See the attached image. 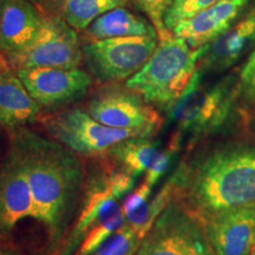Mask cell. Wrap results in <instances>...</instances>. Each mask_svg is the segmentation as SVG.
Wrapping results in <instances>:
<instances>
[{"label": "cell", "mask_w": 255, "mask_h": 255, "mask_svg": "<svg viewBox=\"0 0 255 255\" xmlns=\"http://www.w3.org/2000/svg\"><path fill=\"white\" fill-rule=\"evenodd\" d=\"M135 255H215L202 225L176 201L158 216Z\"/></svg>", "instance_id": "9"}, {"label": "cell", "mask_w": 255, "mask_h": 255, "mask_svg": "<svg viewBox=\"0 0 255 255\" xmlns=\"http://www.w3.org/2000/svg\"><path fill=\"white\" fill-rule=\"evenodd\" d=\"M27 218L34 219L33 201L27 180L11 152L0 163V241Z\"/></svg>", "instance_id": "12"}, {"label": "cell", "mask_w": 255, "mask_h": 255, "mask_svg": "<svg viewBox=\"0 0 255 255\" xmlns=\"http://www.w3.org/2000/svg\"><path fill=\"white\" fill-rule=\"evenodd\" d=\"M175 0H130L135 7L148 18L157 32L158 40L170 37L171 32L167 30L164 19Z\"/></svg>", "instance_id": "23"}, {"label": "cell", "mask_w": 255, "mask_h": 255, "mask_svg": "<svg viewBox=\"0 0 255 255\" xmlns=\"http://www.w3.org/2000/svg\"><path fill=\"white\" fill-rule=\"evenodd\" d=\"M14 71L40 107H57L81 100L92 85L90 73L79 68H28Z\"/></svg>", "instance_id": "10"}, {"label": "cell", "mask_w": 255, "mask_h": 255, "mask_svg": "<svg viewBox=\"0 0 255 255\" xmlns=\"http://www.w3.org/2000/svg\"><path fill=\"white\" fill-rule=\"evenodd\" d=\"M0 255H19V254H15V253H13V252H11V251L2 250V248H0Z\"/></svg>", "instance_id": "30"}, {"label": "cell", "mask_w": 255, "mask_h": 255, "mask_svg": "<svg viewBox=\"0 0 255 255\" xmlns=\"http://www.w3.org/2000/svg\"><path fill=\"white\" fill-rule=\"evenodd\" d=\"M247 5L248 0H220L199 14L181 21L171 33L186 41L191 49H199L227 31L244 14Z\"/></svg>", "instance_id": "13"}, {"label": "cell", "mask_w": 255, "mask_h": 255, "mask_svg": "<svg viewBox=\"0 0 255 255\" xmlns=\"http://www.w3.org/2000/svg\"><path fill=\"white\" fill-rule=\"evenodd\" d=\"M255 45V5L212 43L200 59L199 70L223 71L234 65L251 46Z\"/></svg>", "instance_id": "15"}, {"label": "cell", "mask_w": 255, "mask_h": 255, "mask_svg": "<svg viewBox=\"0 0 255 255\" xmlns=\"http://www.w3.org/2000/svg\"><path fill=\"white\" fill-rule=\"evenodd\" d=\"M40 109L13 69L0 72V126L17 131L39 121Z\"/></svg>", "instance_id": "16"}, {"label": "cell", "mask_w": 255, "mask_h": 255, "mask_svg": "<svg viewBox=\"0 0 255 255\" xmlns=\"http://www.w3.org/2000/svg\"><path fill=\"white\" fill-rule=\"evenodd\" d=\"M151 190H152V187L149 186V184H146L145 182H142L139 184L138 188L133 190L123 202L122 210L124 215L133 212V210L139 208L143 203H145L146 201L149 200Z\"/></svg>", "instance_id": "27"}, {"label": "cell", "mask_w": 255, "mask_h": 255, "mask_svg": "<svg viewBox=\"0 0 255 255\" xmlns=\"http://www.w3.org/2000/svg\"><path fill=\"white\" fill-rule=\"evenodd\" d=\"M152 137H132L114 145L104 156L119 170L132 177L145 173L157 157L159 150Z\"/></svg>", "instance_id": "18"}, {"label": "cell", "mask_w": 255, "mask_h": 255, "mask_svg": "<svg viewBox=\"0 0 255 255\" xmlns=\"http://www.w3.org/2000/svg\"><path fill=\"white\" fill-rule=\"evenodd\" d=\"M157 44V36L89 40L82 45L83 63L98 83L127 82L148 62Z\"/></svg>", "instance_id": "6"}, {"label": "cell", "mask_w": 255, "mask_h": 255, "mask_svg": "<svg viewBox=\"0 0 255 255\" xmlns=\"http://www.w3.org/2000/svg\"><path fill=\"white\" fill-rule=\"evenodd\" d=\"M206 49L207 45L191 49L186 41L171 34L158 40L148 62L126 85L146 103L167 111L186 91Z\"/></svg>", "instance_id": "3"}, {"label": "cell", "mask_w": 255, "mask_h": 255, "mask_svg": "<svg viewBox=\"0 0 255 255\" xmlns=\"http://www.w3.org/2000/svg\"><path fill=\"white\" fill-rule=\"evenodd\" d=\"M9 135L8 152L27 180L34 219L45 227L50 246H58L82 201L85 171L81 157L56 139L26 128Z\"/></svg>", "instance_id": "1"}, {"label": "cell", "mask_w": 255, "mask_h": 255, "mask_svg": "<svg viewBox=\"0 0 255 255\" xmlns=\"http://www.w3.org/2000/svg\"><path fill=\"white\" fill-rule=\"evenodd\" d=\"M77 31L59 14H45L33 40L23 50L7 57L13 70L28 68L78 69L83 50Z\"/></svg>", "instance_id": "7"}, {"label": "cell", "mask_w": 255, "mask_h": 255, "mask_svg": "<svg viewBox=\"0 0 255 255\" xmlns=\"http://www.w3.org/2000/svg\"><path fill=\"white\" fill-rule=\"evenodd\" d=\"M174 200V183L171 178L161 188L156 195L146 201L145 203L126 216V222L131 227L138 238L143 240L150 231L158 216Z\"/></svg>", "instance_id": "20"}, {"label": "cell", "mask_w": 255, "mask_h": 255, "mask_svg": "<svg viewBox=\"0 0 255 255\" xmlns=\"http://www.w3.org/2000/svg\"><path fill=\"white\" fill-rule=\"evenodd\" d=\"M30 1L34 2V4H36L38 7H40L41 5H43V6H50L53 1L58 2V0H30Z\"/></svg>", "instance_id": "29"}, {"label": "cell", "mask_w": 255, "mask_h": 255, "mask_svg": "<svg viewBox=\"0 0 255 255\" xmlns=\"http://www.w3.org/2000/svg\"><path fill=\"white\" fill-rule=\"evenodd\" d=\"M252 255H255V246H254V250H253V252H252Z\"/></svg>", "instance_id": "31"}, {"label": "cell", "mask_w": 255, "mask_h": 255, "mask_svg": "<svg viewBox=\"0 0 255 255\" xmlns=\"http://www.w3.org/2000/svg\"><path fill=\"white\" fill-rule=\"evenodd\" d=\"M239 94L248 103H255V47L239 76Z\"/></svg>", "instance_id": "25"}, {"label": "cell", "mask_w": 255, "mask_h": 255, "mask_svg": "<svg viewBox=\"0 0 255 255\" xmlns=\"http://www.w3.org/2000/svg\"><path fill=\"white\" fill-rule=\"evenodd\" d=\"M53 139L79 156L104 157L114 145L132 137H145L135 130L115 129L96 121L85 109L71 108L40 116Z\"/></svg>", "instance_id": "5"}, {"label": "cell", "mask_w": 255, "mask_h": 255, "mask_svg": "<svg viewBox=\"0 0 255 255\" xmlns=\"http://www.w3.org/2000/svg\"><path fill=\"white\" fill-rule=\"evenodd\" d=\"M126 222L123 210L121 209L114 215L105 219L104 221L98 223L94 228H91L83 239L81 247L76 252L75 255H94L96 251L100 248L105 241L114 234L117 229H120Z\"/></svg>", "instance_id": "21"}, {"label": "cell", "mask_w": 255, "mask_h": 255, "mask_svg": "<svg viewBox=\"0 0 255 255\" xmlns=\"http://www.w3.org/2000/svg\"><path fill=\"white\" fill-rule=\"evenodd\" d=\"M84 33L88 41L109 38L157 36L150 21L126 7H117L102 14L89 25Z\"/></svg>", "instance_id": "17"}, {"label": "cell", "mask_w": 255, "mask_h": 255, "mask_svg": "<svg viewBox=\"0 0 255 255\" xmlns=\"http://www.w3.org/2000/svg\"><path fill=\"white\" fill-rule=\"evenodd\" d=\"M85 110L104 126L115 129L135 130L145 137H154L163 120L155 107L127 85L108 83L98 88Z\"/></svg>", "instance_id": "8"}, {"label": "cell", "mask_w": 255, "mask_h": 255, "mask_svg": "<svg viewBox=\"0 0 255 255\" xmlns=\"http://www.w3.org/2000/svg\"><path fill=\"white\" fill-rule=\"evenodd\" d=\"M215 255H252L255 246V207L229 210L202 223Z\"/></svg>", "instance_id": "11"}, {"label": "cell", "mask_w": 255, "mask_h": 255, "mask_svg": "<svg viewBox=\"0 0 255 255\" xmlns=\"http://www.w3.org/2000/svg\"><path fill=\"white\" fill-rule=\"evenodd\" d=\"M218 1L220 0H175L164 19L165 27L171 32L181 21L199 14Z\"/></svg>", "instance_id": "24"}, {"label": "cell", "mask_w": 255, "mask_h": 255, "mask_svg": "<svg viewBox=\"0 0 255 255\" xmlns=\"http://www.w3.org/2000/svg\"><path fill=\"white\" fill-rule=\"evenodd\" d=\"M176 151L177 149H175L171 145L168 146L167 150H161L155 161L152 162L150 168L145 171V176L143 182L149 184L150 187H154L159 178L162 177V175L167 171L169 164L171 162V158H173V156Z\"/></svg>", "instance_id": "26"}, {"label": "cell", "mask_w": 255, "mask_h": 255, "mask_svg": "<svg viewBox=\"0 0 255 255\" xmlns=\"http://www.w3.org/2000/svg\"><path fill=\"white\" fill-rule=\"evenodd\" d=\"M253 122H254V127H255V114H254V120H253Z\"/></svg>", "instance_id": "32"}, {"label": "cell", "mask_w": 255, "mask_h": 255, "mask_svg": "<svg viewBox=\"0 0 255 255\" xmlns=\"http://www.w3.org/2000/svg\"><path fill=\"white\" fill-rule=\"evenodd\" d=\"M9 69H11V66H9L7 58H6V56H4L1 52H0V72L6 71V70H9Z\"/></svg>", "instance_id": "28"}, {"label": "cell", "mask_w": 255, "mask_h": 255, "mask_svg": "<svg viewBox=\"0 0 255 255\" xmlns=\"http://www.w3.org/2000/svg\"><path fill=\"white\" fill-rule=\"evenodd\" d=\"M202 76L203 72L197 69L183 95L167 110L169 121L177 126L170 142L177 148L183 136L188 135L190 143H195L225 126L239 94L233 77L222 79L213 87H205Z\"/></svg>", "instance_id": "4"}, {"label": "cell", "mask_w": 255, "mask_h": 255, "mask_svg": "<svg viewBox=\"0 0 255 255\" xmlns=\"http://www.w3.org/2000/svg\"><path fill=\"white\" fill-rule=\"evenodd\" d=\"M136 232L124 222L111 237L96 251L94 255H135L141 245Z\"/></svg>", "instance_id": "22"}, {"label": "cell", "mask_w": 255, "mask_h": 255, "mask_svg": "<svg viewBox=\"0 0 255 255\" xmlns=\"http://www.w3.org/2000/svg\"><path fill=\"white\" fill-rule=\"evenodd\" d=\"M130 0H58L59 15L77 32H84L92 21L117 7H126Z\"/></svg>", "instance_id": "19"}, {"label": "cell", "mask_w": 255, "mask_h": 255, "mask_svg": "<svg viewBox=\"0 0 255 255\" xmlns=\"http://www.w3.org/2000/svg\"><path fill=\"white\" fill-rule=\"evenodd\" d=\"M170 178L174 201L201 225L221 213L255 207V146H214L181 164Z\"/></svg>", "instance_id": "2"}, {"label": "cell", "mask_w": 255, "mask_h": 255, "mask_svg": "<svg viewBox=\"0 0 255 255\" xmlns=\"http://www.w3.org/2000/svg\"><path fill=\"white\" fill-rule=\"evenodd\" d=\"M45 13L30 0H0V52L14 55L33 40Z\"/></svg>", "instance_id": "14"}]
</instances>
